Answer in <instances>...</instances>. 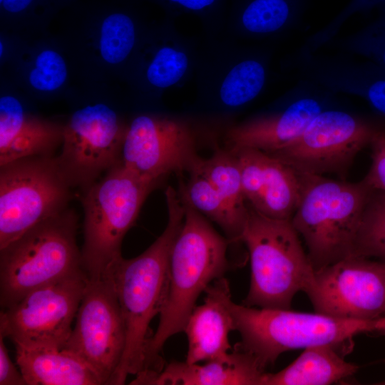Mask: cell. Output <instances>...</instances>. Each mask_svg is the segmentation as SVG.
<instances>
[{"mask_svg":"<svg viewBox=\"0 0 385 385\" xmlns=\"http://www.w3.org/2000/svg\"><path fill=\"white\" fill-rule=\"evenodd\" d=\"M359 366L345 361L332 346H309L287 367L266 372L262 385H327L354 375Z\"/></svg>","mask_w":385,"mask_h":385,"instance_id":"obj_21","label":"cell"},{"mask_svg":"<svg viewBox=\"0 0 385 385\" xmlns=\"http://www.w3.org/2000/svg\"><path fill=\"white\" fill-rule=\"evenodd\" d=\"M184 221L171 249L168 289L155 332L148 341L142 371L163 369L160 355L166 341L183 332L200 294L230 269L229 240L222 237L180 192Z\"/></svg>","mask_w":385,"mask_h":385,"instance_id":"obj_2","label":"cell"},{"mask_svg":"<svg viewBox=\"0 0 385 385\" xmlns=\"http://www.w3.org/2000/svg\"><path fill=\"white\" fill-rule=\"evenodd\" d=\"M63 135V126L27 113L16 97H1L0 166L23 158L51 155Z\"/></svg>","mask_w":385,"mask_h":385,"instance_id":"obj_19","label":"cell"},{"mask_svg":"<svg viewBox=\"0 0 385 385\" xmlns=\"http://www.w3.org/2000/svg\"><path fill=\"white\" fill-rule=\"evenodd\" d=\"M370 145L371 164L364 180L372 190L385 192V132L376 130Z\"/></svg>","mask_w":385,"mask_h":385,"instance_id":"obj_31","label":"cell"},{"mask_svg":"<svg viewBox=\"0 0 385 385\" xmlns=\"http://www.w3.org/2000/svg\"><path fill=\"white\" fill-rule=\"evenodd\" d=\"M168 220L165 229L143 253L118 260L111 269L123 320L125 343L120 364L109 384H124L128 375L144 369L149 325L163 307L168 289L169 262L173 242L182 227L185 207L168 186L165 192Z\"/></svg>","mask_w":385,"mask_h":385,"instance_id":"obj_1","label":"cell"},{"mask_svg":"<svg viewBox=\"0 0 385 385\" xmlns=\"http://www.w3.org/2000/svg\"><path fill=\"white\" fill-rule=\"evenodd\" d=\"M265 373L256 357L236 343L224 359L204 364L173 361L159 372L136 374L130 384L262 385Z\"/></svg>","mask_w":385,"mask_h":385,"instance_id":"obj_17","label":"cell"},{"mask_svg":"<svg viewBox=\"0 0 385 385\" xmlns=\"http://www.w3.org/2000/svg\"><path fill=\"white\" fill-rule=\"evenodd\" d=\"M193 168L210 182L235 219L245 227L248 205L235 155L230 150H217L210 158H200Z\"/></svg>","mask_w":385,"mask_h":385,"instance_id":"obj_22","label":"cell"},{"mask_svg":"<svg viewBox=\"0 0 385 385\" xmlns=\"http://www.w3.org/2000/svg\"><path fill=\"white\" fill-rule=\"evenodd\" d=\"M186 185L180 192L201 214H204L221 227L232 242H240L244 227L232 214L210 182L197 169L190 172Z\"/></svg>","mask_w":385,"mask_h":385,"instance_id":"obj_24","label":"cell"},{"mask_svg":"<svg viewBox=\"0 0 385 385\" xmlns=\"http://www.w3.org/2000/svg\"><path fill=\"white\" fill-rule=\"evenodd\" d=\"M67 78V66L62 56L55 50L45 49L35 58L29 73L30 85L36 90L51 92L61 88Z\"/></svg>","mask_w":385,"mask_h":385,"instance_id":"obj_29","label":"cell"},{"mask_svg":"<svg viewBox=\"0 0 385 385\" xmlns=\"http://www.w3.org/2000/svg\"><path fill=\"white\" fill-rule=\"evenodd\" d=\"M176 12L196 14L203 18L215 17L222 10L225 0H158Z\"/></svg>","mask_w":385,"mask_h":385,"instance_id":"obj_33","label":"cell"},{"mask_svg":"<svg viewBox=\"0 0 385 385\" xmlns=\"http://www.w3.org/2000/svg\"><path fill=\"white\" fill-rule=\"evenodd\" d=\"M87 282L81 271L31 291L1 309L0 334L14 345L63 349Z\"/></svg>","mask_w":385,"mask_h":385,"instance_id":"obj_9","label":"cell"},{"mask_svg":"<svg viewBox=\"0 0 385 385\" xmlns=\"http://www.w3.org/2000/svg\"><path fill=\"white\" fill-rule=\"evenodd\" d=\"M51 0H3L0 2L1 11L10 16H21L32 11L43 1Z\"/></svg>","mask_w":385,"mask_h":385,"instance_id":"obj_36","label":"cell"},{"mask_svg":"<svg viewBox=\"0 0 385 385\" xmlns=\"http://www.w3.org/2000/svg\"><path fill=\"white\" fill-rule=\"evenodd\" d=\"M383 8H384V11H385V6H384Z\"/></svg>","mask_w":385,"mask_h":385,"instance_id":"obj_38","label":"cell"},{"mask_svg":"<svg viewBox=\"0 0 385 385\" xmlns=\"http://www.w3.org/2000/svg\"><path fill=\"white\" fill-rule=\"evenodd\" d=\"M314 312L354 320L385 317V265L351 256L314 270L304 290Z\"/></svg>","mask_w":385,"mask_h":385,"instance_id":"obj_11","label":"cell"},{"mask_svg":"<svg viewBox=\"0 0 385 385\" xmlns=\"http://www.w3.org/2000/svg\"><path fill=\"white\" fill-rule=\"evenodd\" d=\"M361 93L371 106L385 115V77L369 81L362 88Z\"/></svg>","mask_w":385,"mask_h":385,"instance_id":"obj_35","label":"cell"},{"mask_svg":"<svg viewBox=\"0 0 385 385\" xmlns=\"http://www.w3.org/2000/svg\"><path fill=\"white\" fill-rule=\"evenodd\" d=\"M127 127L103 103L76 111L63 126L62 150L57 157L71 186L88 187L120 162Z\"/></svg>","mask_w":385,"mask_h":385,"instance_id":"obj_12","label":"cell"},{"mask_svg":"<svg viewBox=\"0 0 385 385\" xmlns=\"http://www.w3.org/2000/svg\"><path fill=\"white\" fill-rule=\"evenodd\" d=\"M189 66L190 58L185 50L175 44L165 45L154 53L146 68V79L154 88H170L184 78Z\"/></svg>","mask_w":385,"mask_h":385,"instance_id":"obj_28","label":"cell"},{"mask_svg":"<svg viewBox=\"0 0 385 385\" xmlns=\"http://www.w3.org/2000/svg\"><path fill=\"white\" fill-rule=\"evenodd\" d=\"M356 48L359 52L385 69V11L381 19L361 34Z\"/></svg>","mask_w":385,"mask_h":385,"instance_id":"obj_30","label":"cell"},{"mask_svg":"<svg viewBox=\"0 0 385 385\" xmlns=\"http://www.w3.org/2000/svg\"><path fill=\"white\" fill-rule=\"evenodd\" d=\"M376 332H380L385 335V317L378 320L376 325Z\"/></svg>","mask_w":385,"mask_h":385,"instance_id":"obj_37","label":"cell"},{"mask_svg":"<svg viewBox=\"0 0 385 385\" xmlns=\"http://www.w3.org/2000/svg\"><path fill=\"white\" fill-rule=\"evenodd\" d=\"M76 324L63 349L74 354L109 382L121 361L125 343L123 320L112 272L88 282Z\"/></svg>","mask_w":385,"mask_h":385,"instance_id":"obj_10","label":"cell"},{"mask_svg":"<svg viewBox=\"0 0 385 385\" xmlns=\"http://www.w3.org/2000/svg\"><path fill=\"white\" fill-rule=\"evenodd\" d=\"M200 158L186 123L145 114L127 127L120 162L141 178L156 183L168 173L190 172Z\"/></svg>","mask_w":385,"mask_h":385,"instance_id":"obj_14","label":"cell"},{"mask_svg":"<svg viewBox=\"0 0 385 385\" xmlns=\"http://www.w3.org/2000/svg\"><path fill=\"white\" fill-rule=\"evenodd\" d=\"M322 111L319 101L302 98L283 111L250 120L227 131L230 150L253 148L272 154L293 143Z\"/></svg>","mask_w":385,"mask_h":385,"instance_id":"obj_18","label":"cell"},{"mask_svg":"<svg viewBox=\"0 0 385 385\" xmlns=\"http://www.w3.org/2000/svg\"><path fill=\"white\" fill-rule=\"evenodd\" d=\"M240 242L246 245L251 265L242 304L290 309L294 297L304 292L314 272L291 220L271 218L248 206Z\"/></svg>","mask_w":385,"mask_h":385,"instance_id":"obj_3","label":"cell"},{"mask_svg":"<svg viewBox=\"0 0 385 385\" xmlns=\"http://www.w3.org/2000/svg\"><path fill=\"white\" fill-rule=\"evenodd\" d=\"M71 187L52 155L23 158L0 166V249L64 210Z\"/></svg>","mask_w":385,"mask_h":385,"instance_id":"obj_8","label":"cell"},{"mask_svg":"<svg viewBox=\"0 0 385 385\" xmlns=\"http://www.w3.org/2000/svg\"><path fill=\"white\" fill-rule=\"evenodd\" d=\"M155 184L119 162L87 188L82 199L84 220L81 255L88 278L105 274L122 257L124 236Z\"/></svg>","mask_w":385,"mask_h":385,"instance_id":"obj_7","label":"cell"},{"mask_svg":"<svg viewBox=\"0 0 385 385\" xmlns=\"http://www.w3.org/2000/svg\"><path fill=\"white\" fill-rule=\"evenodd\" d=\"M230 150L237 158L243 192L250 206L271 218L291 220L301 200L305 173L257 149Z\"/></svg>","mask_w":385,"mask_h":385,"instance_id":"obj_15","label":"cell"},{"mask_svg":"<svg viewBox=\"0 0 385 385\" xmlns=\"http://www.w3.org/2000/svg\"><path fill=\"white\" fill-rule=\"evenodd\" d=\"M136 39L134 16L123 9L106 14L101 21L99 51L103 60L112 65L124 61L133 51Z\"/></svg>","mask_w":385,"mask_h":385,"instance_id":"obj_27","label":"cell"},{"mask_svg":"<svg viewBox=\"0 0 385 385\" xmlns=\"http://www.w3.org/2000/svg\"><path fill=\"white\" fill-rule=\"evenodd\" d=\"M4 338L0 334V385H27L8 354Z\"/></svg>","mask_w":385,"mask_h":385,"instance_id":"obj_34","label":"cell"},{"mask_svg":"<svg viewBox=\"0 0 385 385\" xmlns=\"http://www.w3.org/2000/svg\"><path fill=\"white\" fill-rule=\"evenodd\" d=\"M77 227L76 215L65 209L0 249L1 309L36 289L83 271Z\"/></svg>","mask_w":385,"mask_h":385,"instance_id":"obj_4","label":"cell"},{"mask_svg":"<svg viewBox=\"0 0 385 385\" xmlns=\"http://www.w3.org/2000/svg\"><path fill=\"white\" fill-rule=\"evenodd\" d=\"M303 0H237L233 16L240 28L253 35L283 30L299 14Z\"/></svg>","mask_w":385,"mask_h":385,"instance_id":"obj_23","label":"cell"},{"mask_svg":"<svg viewBox=\"0 0 385 385\" xmlns=\"http://www.w3.org/2000/svg\"><path fill=\"white\" fill-rule=\"evenodd\" d=\"M376 130L352 115L322 111L289 145L270 154L311 175L346 170Z\"/></svg>","mask_w":385,"mask_h":385,"instance_id":"obj_13","label":"cell"},{"mask_svg":"<svg viewBox=\"0 0 385 385\" xmlns=\"http://www.w3.org/2000/svg\"><path fill=\"white\" fill-rule=\"evenodd\" d=\"M205 292L203 304L193 309L183 331L188 342V364L224 359L232 349L228 337L235 329L230 283L220 277Z\"/></svg>","mask_w":385,"mask_h":385,"instance_id":"obj_16","label":"cell"},{"mask_svg":"<svg viewBox=\"0 0 385 385\" xmlns=\"http://www.w3.org/2000/svg\"><path fill=\"white\" fill-rule=\"evenodd\" d=\"M16 361L27 385H101V379L65 349L15 344Z\"/></svg>","mask_w":385,"mask_h":385,"instance_id":"obj_20","label":"cell"},{"mask_svg":"<svg viewBox=\"0 0 385 385\" xmlns=\"http://www.w3.org/2000/svg\"><path fill=\"white\" fill-rule=\"evenodd\" d=\"M235 329L240 346L266 367L284 352L315 345H330L341 352L349 349L358 334L376 330L378 320L362 321L332 317L314 312L232 306Z\"/></svg>","mask_w":385,"mask_h":385,"instance_id":"obj_6","label":"cell"},{"mask_svg":"<svg viewBox=\"0 0 385 385\" xmlns=\"http://www.w3.org/2000/svg\"><path fill=\"white\" fill-rule=\"evenodd\" d=\"M372 190L364 180L352 183L305 173L301 200L291 221L304 240L314 270L353 255Z\"/></svg>","mask_w":385,"mask_h":385,"instance_id":"obj_5","label":"cell"},{"mask_svg":"<svg viewBox=\"0 0 385 385\" xmlns=\"http://www.w3.org/2000/svg\"><path fill=\"white\" fill-rule=\"evenodd\" d=\"M385 265V192L373 190L356 234L353 255Z\"/></svg>","mask_w":385,"mask_h":385,"instance_id":"obj_25","label":"cell"},{"mask_svg":"<svg viewBox=\"0 0 385 385\" xmlns=\"http://www.w3.org/2000/svg\"><path fill=\"white\" fill-rule=\"evenodd\" d=\"M265 65L255 58H246L235 63L222 78L218 89L221 103L237 108L255 99L265 84Z\"/></svg>","mask_w":385,"mask_h":385,"instance_id":"obj_26","label":"cell"},{"mask_svg":"<svg viewBox=\"0 0 385 385\" xmlns=\"http://www.w3.org/2000/svg\"><path fill=\"white\" fill-rule=\"evenodd\" d=\"M385 6V0H351L344 10L334 19L324 31L317 34L312 45L319 46L332 37L341 25L351 15L371 9L375 6Z\"/></svg>","mask_w":385,"mask_h":385,"instance_id":"obj_32","label":"cell"}]
</instances>
